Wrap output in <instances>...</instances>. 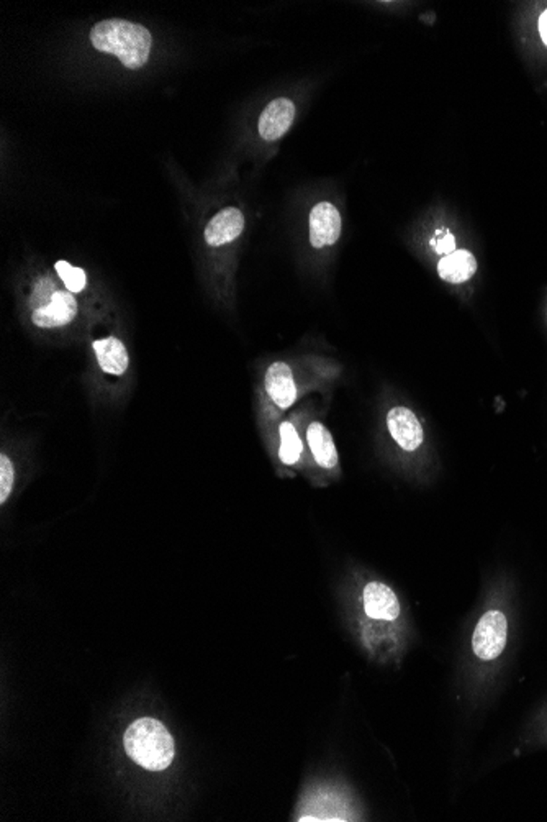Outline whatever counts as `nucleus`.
I'll return each instance as SVG.
<instances>
[{
	"label": "nucleus",
	"instance_id": "obj_17",
	"mask_svg": "<svg viewBox=\"0 0 547 822\" xmlns=\"http://www.w3.org/2000/svg\"><path fill=\"white\" fill-rule=\"evenodd\" d=\"M430 243L433 246V250L438 254L447 256V254L455 252L454 235L446 229L436 230V233H435V237L431 238Z\"/></svg>",
	"mask_w": 547,
	"mask_h": 822
},
{
	"label": "nucleus",
	"instance_id": "obj_16",
	"mask_svg": "<svg viewBox=\"0 0 547 822\" xmlns=\"http://www.w3.org/2000/svg\"><path fill=\"white\" fill-rule=\"evenodd\" d=\"M14 486V465L7 455H0V502L4 504Z\"/></svg>",
	"mask_w": 547,
	"mask_h": 822
},
{
	"label": "nucleus",
	"instance_id": "obj_15",
	"mask_svg": "<svg viewBox=\"0 0 547 822\" xmlns=\"http://www.w3.org/2000/svg\"><path fill=\"white\" fill-rule=\"evenodd\" d=\"M54 268H56L59 278L64 282V286L68 288L69 292L77 294V292H81L85 288L87 278H85V272L81 268L73 266L68 262H58Z\"/></svg>",
	"mask_w": 547,
	"mask_h": 822
},
{
	"label": "nucleus",
	"instance_id": "obj_6",
	"mask_svg": "<svg viewBox=\"0 0 547 822\" xmlns=\"http://www.w3.org/2000/svg\"><path fill=\"white\" fill-rule=\"evenodd\" d=\"M76 315L77 302L73 292L56 291L51 302L43 305L40 309H34L32 321L36 327L54 329V327H63V325L73 322Z\"/></svg>",
	"mask_w": 547,
	"mask_h": 822
},
{
	"label": "nucleus",
	"instance_id": "obj_8",
	"mask_svg": "<svg viewBox=\"0 0 547 822\" xmlns=\"http://www.w3.org/2000/svg\"><path fill=\"white\" fill-rule=\"evenodd\" d=\"M364 609L372 619L396 620L400 616V602L390 586L372 581L364 588Z\"/></svg>",
	"mask_w": 547,
	"mask_h": 822
},
{
	"label": "nucleus",
	"instance_id": "obj_13",
	"mask_svg": "<svg viewBox=\"0 0 547 822\" xmlns=\"http://www.w3.org/2000/svg\"><path fill=\"white\" fill-rule=\"evenodd\" d=\"M307 439L312 449L313 457L320 467L328 468V470L337 467V460H339L337 450L331 433L325 425L320 422H313L307 431Z\"/></svg>",
	"mask_w": 547,
	"mask_h": 822
},
{
	"label": "nucleus",
	"instance_id": "obj_3",
	"mask_svg": "<svg viewBox=\"0 0 547 822\" xmlns=\"http://www.w3.org/2000/svg\"><path fill=\"white\" fill-rule=\"evenodd\" d=\"M508 622L500 610H489L480 618L472 637V649L480 660H495L505 650Z\"/></svg>",
	"mask_w": 547,
	"mask_h": 822
},
{
	"label": "nucleus",
	"instance_id": "obj_9",
	"mask_svg": "<svg viewBox=\"0 0 547 822\" xmlns=\"http://www.w3.org/2000/svg\"><path fill=\"white\" fill-rule=\"evenodd\" d=\"M245 215L236 207H227L217 213L205 229V240L210 246L227 245L241 235Z\"/></svg>",
	"mask_w": 547,
	"mask_h": 822
},
{
	"label": "nucleus",
	"instance_id": "obj_5",
	"mask_svg": "<svg viewBox=\"0 0 547 822\" xmlns=\"http://www.w3.org/2000/svg\"><path fill=\"white\" fill-rule=\"evenodd\" d=\"M341 235V215L331 203H317L310 213V242L315 248L337 243Z\"/></svg>",
	"mask_w": 547,
	"mask_h": 822
},
{
	"label": "nucleus",
	"instance_id": "obj_12",
	"mask_svg": "<svg viewBox=\"0 0 547 822\" xmlns=\"http://www.w3.org/2000/svg\"><path fill=\"white\" fill-rule=\"evenodd\" d=\"M477 272V262L474 254L467 250H455L447 256H443L439 262V276L447 282L461 284L464 281L471 280Z\"/></svg>",
	"mask_w": 547,
	"mask_h": 822
},
{
	"label": "nucleus",
	"instance_id": "obj_14",
	"mask_svg": "<svg viewBox=\"0 0 547 822\" xmlns=\"http://www.w3.org/2000/svg\"><path fill=\"white\" fill-rule=\"evenodd\" d=\"M302 455V441L294 425L284 422L280 425V450L278 457L286 465H294Z\"/></svg>",
	"mask_w": 547,
	"mask_h": 822
},
{
	"label": "nucleus",
	"instance_id": "obj_18",
	"mask_svg": "<svg viewBox=\"0 0 547 822\" xmlns=\"http://www.w3.org/2000/svg\"><path fill=\"white\" fill-rule=\"evenodd\" d=\"M56 291L58 289L54 288V284L51 282V280L38 281L36 286H34V296H32V304L34 305V309H40L43 305L51 302V299H53Z\"/></svg>",
	"mask_w": 547,
	"mask_h": 822
},
{
	"label": "nucleus",
	"instance_id": "obj_7",
	"mask_svg": "<svg viewBox=\"0 0 547 822\" xmlns=\"http://www.w3.org/2000/svg\"><path fill=\"white\" fill-rule=\"evenodd\" d=\"M388 431L394 441L406 450L418 449L423 441V427L420 421L406 407H394L387 416Z\"/></svg>",
	"mask_w": 547,
	"mask_h": 822
},
{
	"label": "nucleus",
	"instance_id": "obj_10",
	"mask_svg": "<svg viewBox=\"0 0 547 822\" xmlns=\"http://www.w3.org/2000/svg\"><path fill=\"white\" fill-rule=\"evenodd\" d=\"M266 391L269 398L276 402V406L280 409H287L294 404L297 399V386L288 365L278 361L269 366L266 373Z\"/></svg>",
	"mask_w": 547,
	"mask_h": 822
},
{
	"label": "nucleus",
	"instance_id": "obj_19",
	"mask_svg": "<svg viewBox=\"0 0 547 822\" xmlns=\"http://www.w3.org/2000/svg\"><path fill=\"white\" fill-rule=\"evenodd\" d=\"M539 34H541L542 42L547 45V10L541 15V18H539Z\"/></svg>",
	"mask_w": 547,
	"mask_h": 822
},
{
	"label": "nucleus",
	"instance_id": "obj_11",
	"mask_svg": "<svg viewBox=\"0 0 547 822\" xmlns=\"http://www.w3.org/2000/svg\"><path fill=\"white\" fill-rule=\"evenodd\" d=\"M93 347L97 361L105 373L120 376L127 371L130 365L127 348L117 337L97 340Z\"/></svg>",
	"mask_w": 547,
	"mask_h": 822
},
{
	"label": "nucleus",
	"instance_id": "obj_2",
	"mask_svg": "<svg viewBox=\"0 0 547 822\" xmlns=\"http://www.w3.org/2000/svg\"><path fill=\"white\" fill-rule=\"evenodd\" d=\"M128 757L150 772H162L174 760V738L162 722L142 718L130 724L123 738Z\"/></svg>",
	"mask_w": 547,
	"mask_h": 822
},
{
	"label": "nucleus",
	"instance_id": "obj_1",
	"mask_svg": "<svg viewBox=\"0 0 547 822\" xmlns=\"http://www.w3.org/2000/svg\"><path fill=\"white\" fill-rule=\"evenodd\" d=\"M91 43L95 50L117 56L125 68L140 69L150 60L152 36L143 25L109 18L93 26Z\"/></svg>",
	"mask_w": 547,
	"mask_h": 822
},
{
	"label": "nucleus",
	"instance_id": "obj_4",
	"mask_svg": "<svg viewBox=\"0 0 547 822\" xmlns=\"http://www.w3.org/2000/svg\"><path fill=\"white\" fill-rule=\"evenodd\" d=\"M295 104L287 97H278L268 104V107L262 111L258 124L259 135L266 142H276L280 136L286 135L290 125L294 124Z\"/></svg>",
	"mask_w": 547,
	"mask_h": 822
}]
</instances>
